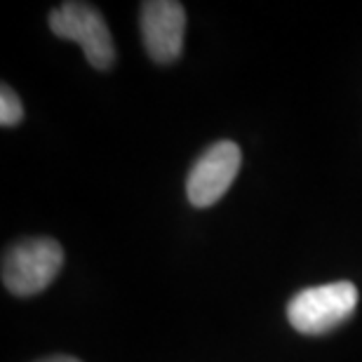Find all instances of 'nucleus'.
<instances>
[{
    "mask_svg": "<svg viewBox=\"0 0 362 362\" xmlns=\"http://www.w3.org/2000/svg\"><path fill=\"white\" fill-rule=\"evenodd\" d=\"M64 266V250L52 238H24L3 257V285L17 296L47 289Z\"/></svg>",
    "mask_w": 362,
    "mask_h": 362,
    "instance_id": "nucleus-2",
    "label": "nucleus"
},
{
    "mask_svg": "<svg viewBox=\"0 0 362 362\" xmlns=\"http://www.w3.org/2000/svg\"><path fill=\"white\" fill-rule=\"evenodd\" d=\"M358 287L349 280L306 287L287 303V320L301 334H327L356 313Z\"/></svg>",
    "mask_w": 362,
    "mask_h": 362,
    "instance_id": "nucleus-1",
    "label": "nucleus"
},
{
    "mask_svg": "<svg viewBox=\"0 0 362 362\" xmlns=\"http://www.w3.org/2000/svg\"><path fill=\"white\" fill-rule=\"evenodd\" d=\"M24 118V106L10 85L0 88V125L3 127H17Z\"/></svg>",
    "mask_w": 362,
    "mask_h": 362,
    "instance_id": "nucleus-6",
    "label": "nucleus"
},
{
    "mask_svg": "<svg viewBox=\"0 0 362 362\" xmlns=\"http://www.w3.org/2000/svg\"><path fill=\"white\" fill-rule=\"evenodd\" d=\"M141 40L156 64H172L181 57L186 31L184 5L175 0H146L139 14Z\"/></svg>",
    "mask_w": 362,
    "mask_h": 362,
    "instance_id": "nucleus-5",
    "label": "nucleus"
},
{
    "mask_svg": "<svg viewBox=\"0 0 362 362\" xmlns=\"http://www.w3.org/2000/svg\"><path fill=\"white\" fill-rule=\"evenodd\" d=\"M49 28L54 35L74 40L83 47V54L94 69L108 71L115 62L113 35L104 17L88 3H62L49 12Z\"/></svg>",
    "mask_w": 362,
    "mask_h": 362,
    "instance_id": "nucleus-3",
    "label": "nucleus"
},
{
    "mask_svg": "<svg viewBox=\"0 0 362 362\" xmlns=\"http://www.w3.org/2000/svg\"><path fill=\"white\" fill-rule=\"evenodd\" d=\"M38 362H81V360L71 358V356H52V358H45V360H38Z\"/></svg>",
    "mask_w": 362,
    "mask_h": 362,
    "instance_id": "nucleus-7",
    "label": "nucleus"
},
{
    "mask_svg": "<svg viewBox=\"0 0 362 362\" xmlns=\"http://www.w3.org/2000/svg\"><path fill=\"white\" fill-rule=\"evenodd\" d=\"M243 153L235 141L221 139L212 144L193 163L186 179V195L195 207H209L223 198L240 172Z\"/></svg>",
    "mask_w": 362,
    "mask_h": 362,
    "instance_id": "nucleus-4",
    "label": "nucleus"
}]
</instances>
